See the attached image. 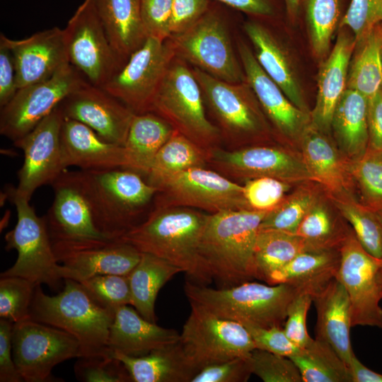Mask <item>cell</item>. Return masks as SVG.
<instances>
[{"label":"cell","instance_id":"1","mask_svg":"<svg viewBox=\"0 0 382 382\" xmlns=\"http://www.w3.org/2000/svg\"><path fill=\"white\" fill-rule=\"evenodd\" d=\"M209 215L190 207L154 203L144 221L119 239L177 266L189 281L206 285L212 279L199 245Z\"/></svg>","mask_w":382,"mask_h":382},{"label":"cell","instance_id":"2","mask_svg":"<svg viewBox=\"0 0 382 382\" xmlns=\"http://www.w3.org/2000/svg\"><path fill=\"white\" fill-rule=\"evenodd\" d=\"M267 213L236 209L209 214L199 251L212 280L219 288L255 279V245L260 224Z\"/></svg>","mask_w":382,"mask_h":382},{"label":"cell","instance_id":"3","mask_svg":"<svg viewBox=\"0 0 382 382\" xmlns=\"http://www.w3.org/2000/svg\"><path fill=\"white\" fill-rule=\"evenodd\" d=\"M63 289L46 294L35 286L30 319L54 326L73 335L80 346V357L112 354L109 348L110 329L115 308L93 298L79 282L64 279Z\"/></svg>","mask_w":382,"mask_h":382},{"label":"cell","instance_id":"4","mask_svg":"<svg viewBox=\"0 0 382 382\" xmlns=\"http://www.w3.org/2000/svg\"><path fill=\"white\" fill-rule=\"evenodd\" d=\"M80 179L98 229L120 238L140 224L158 189L140 173L127 168L80 170Z\"/></svg>","mask_w":382,"mask_h":382},{"label":"cell","instance_id":"5","mask_svg":"<svg viewBox=\"0 0 382 382\" xmlns=\"http://www.w3.org/2000/svg\"><path fill=\"white\" fill-rule=\"evenodd\" d=\"M184 291L190 303L219 317L245 328H270L284 327L288 307L301 291L289 284L266 285L250 281L213 289L186 281Z\"/></svg>","mask_w":382,"mask_h":382},{"label":"cell","instance_id":"6","mask_svg":"<svg viewBox=\"0 0 382 382\" xmlns=\"http://www.w3.org/2000/svg\"><path fill=\"white\" fill-rule=\"evenodd\" d=\"M200 86L192 68L175 57L151 103V110L202 147L219 146L221 135L207 117Z\"/></svg>","mask_w":382,"mask_h":382},{"label":"cell","instance_id":"7","mask_svg":"<svg viewBox=\"0 0 382 382\" xmlns=\"http://www.w3.org/2000/svg\"><path fill=\"white\" fill-rule=\"evenodd\" d=\"M8 191L16 209L17 223L5 235V248L15 249L18 257L1 277H20L57 291L64 280V267L55 256L46 220L35 214L30 200L14 194L11 189Z\"/></svg>","mask_w":382,"mask_h":382},{"label":"cell","instance_id":"8","mask_svg":"<svg viewBox=\"0 0 382 382\" xmlns=\"http://www.w3.org/2000/svg\"><path fill=\"white\" fill-rule=\"evenodd\" d=\"M190 303L191 311L178 342L189 364L197 373L212 364L250 356L256 347L244 325Z\"/></svg>","mask_w":382,"mask_h":382},{"label":"cell","instance_id":"9","mask_svg":"<svg viewBox=\"0 0 382 382\" xmlns=\"http://www.w3.org/2000/svg\"><path fill=\"white\" fill-rule=\"evenodd\" d=\"M169 39L176 57L192 67L224 81H246L226 23L212 6L192 26Z\"/></svg>","mask_w":382,"mask_h":382},{"label":"cell","instance_id":"10","mask_svg":"<svg viewBox=\"0 0 382 382\" xmlns=\"http://www.w3.org/2000/svg\"><path fill=\"white\" fill-rule=\"evenodd\" d=\"M176 54L170 40L148 37L101 87L135 114L151 110L153 99Z\"/></svg>","mask_w":382,"mask_h":382},{"label":"cell","instance_id":"11","mask_svg":"<svg viewBox=\"0 0 382 382\" xmlns=\"http://www.w3.org/2000/svg\"><path fill=\"white\" fill-rule=\"evenodd\" d=\"M12 351L16 369L26 382L59 381L52 374L53 368L81 356L73 335L32 319L13 323Z\"/></svg>","mask_w":382,"mask_h":382},{"label":"cell","instance_id":"12","mask_svg":"<svg viewBox=\"0 0 382 382\" xmlns=\"http://www.w3.org/2000/svg\"><path fill=\"white\" fill-rule=\"evenodd\" d=\"M69 63L91 84L103 87L121 68L96 10L84 0L64 29Z\"/></svg>","mask_w":382,"mask_h":382},{"label":"cell","instance_id":"13","mask_svg":"<svg viewBox=\"0 0 382 382\" xmlns=\"http://www.w3.org/2000/svg\"><path fill=\"white\" fill-rule=\"evenodd\" d=\"M205 105L217 122L221 138L229 144L261 134L265 122L259 102L247 81H224L192 67Z\"/></svg>","mask_w":382,"mask_h":382},{"label":"cell","instance_id":"14","mask_svg":"<svg viewBox=\"0 0 382 382\" xmlns=\"http://www.w3.org/2000/svg\"><path fill=\"white\" fill-rule=\"evenodd\" d=\"M336 279L345 287L351 306L352 326L382 329V259L369 253L353 231L340 248Z\"/></svg>","mask_w":382,"mask_h":382},{"label":"cell","instance_id":"15","mask_svg":"<svg viewBox=\"0 0 382 382\" xmlns=\"http://www.w3.org/2000/svg\"><path fill=\"white\" fill-rule=\"evenodd\" d=\"M155 204L181 206L210 214L236 209H250L243 187L218 171L206 167L178 173L159 184Z\"/></svg>","mask_w":382,"mask_h":382},{"label":"cell","instance_id":"16","mask_svg":"<svg viewBox=\"0 0 382 382\" xmlns=\"http://www.w3.org/2000/svg\"><path fill=\"white\" fill-rule=\"evenodd\" d=\"M85 80L68 63L50 79L19 88L1 108V134L13 141L22 138Z\"/></svg>","mask_w":382,"mask_h":382},{"label":"cell","instance_id":"17","mask_svg":"<svg viewBox=\"0 0 382 382\" xmlns=\"http://www.w3.org/2000/svg\"><path fill=\"white\" fill-rule=\"evenodd\" d=\"M63 120L57 105L32 131L13 141L24 155L23 165L18 172V185L10 188L14 194L30 200L37 188L51 185L66 169L60 144Z\"/></svg>","mask_w":382,"mask_h":382},{"label":"cell","instance_id":"18","mask_svg":"<svg viewBox=\"0 0 382 382\" xmlns=\"http://www.w3.org/2000/svg\"><path fill=\"white\" fill-rule=\"evenodd\" d=\"M64 279L81 282L99 274L127 276L140 260L141 253L119 238L52 241Z\"/></svg>","mask_w":382,"mask_h":382},{"label":"cell","instance_id":"19","mask_svg":"<svg viewBox=\"0 0 382 382\" xmlns=\"http://www.w3.org/2000/svg\"><path fill=\"white\" fill-rule=\"evenodd\" d=\"M208 164L226 177L277 178L286 183L312 180L302 160L274 146H252L209 151Z\"/></svg>","mask_w":382,"mask_h":382},{"label":"cell","instance_id":"20","mask_svg":"<svg viewBox=\"0 0 382 382\" xmlns=\"http://www.w3.org/2000/svg\"><path fill=\"white\" fill-rule=\"evenodd\" d=\"M64 118L83 123L103 139L125 146L135 113L103 88L86 80L58 105Z\"/></svg>","mask_w":382,"mask_h":382},{"label":"cell","instance_id":"21","mask_svg":"<svg viewBox=\"0 0 382 382\" xmlns=\"http://www.w3.org/2000/svg\"><path fill=\"white\" fill-rule=\"evenodd\" d=\"M51 185L54 199L45 219L52 241L110 238L95 224L79 170H64Z\"/></svg>","mask_w":382,"mask_h":382},{"label":"cell","instance_id":"22","mask_svg":"<svg viewBox=\"0 0 382 382\" xmlns=\"http://www.w3.org/2000/svg\"><path fill=\"white\" fill-rule=\"evenodd\" d=\"M0 37L13 53L18 89L50 79L69 63L64 29L58 27L21 40L10 39L2 33Z\"/></svg>","mask_w":382,"mask_h":382},{"label":"cell","instance_id":"23","mask_svg":"<svg viewBox=\"0 0 382 382\" xmlns=\"http://www.w3.org/2000/svg\"><path fill=\"white\" fill-rule=\"evenodd\" d=\"M238 52L247 83L263 112L277 129L288 138L300 137L310 125V114L294 105L281 88L263 71L253 52L243 42Z\"/></svg>","mask_w":382,"mask_h":382},{"label":"cell","instance_id":"24","mask_svg":"<svg viewBox=\"0 0 382 382\" xmlns=\"http://www.w3.org/2000/svg\"><path fill=\"white\" fill-rule=\"evenodd\" d=\"M60 144L66 168L76 166L81 170L128 169L125 147L103 139L81 122L64 117Z\"/></svg>","mask_w":382,"mask_h":382},{"label":"cell","instance_id":"25","mask_svg":"<svg viewBox=\"0 0 382 382\" xmlns=\"http://www.w3.org/2000/svg\"><path fill=\"white\" fill-rule=\"evenodd\" d=\"M355 46L354 36L340 32L332 50L320 67L316 101L310 118L311 125L323 132L331 129L335 107L347 88L350 59Z\"/></svg>","mask_w":382,"mask_h":382},{"label":"cell","instance_id":"26","mask_svg":"<svg viewBox=\"0 0 382 382\" xmlns=\"http://www.w3.org/2000/svg\"><path fill=\"white\" fill-rule=\"evenodd\" d=\"M316 313V338L328 342L349 366L354 354L350 340L352 313L349 299L336 279L313 295Z\"/></svg>","mask_w":382,"mask_h":382},{"label":"cell","instance_id":"27","mask_svg":"<svg viewBox=\"0 0 382 382\" xmlns=\"http://www.w3.org/2000/svg\"><path fill=\"white\" fill-rule=\"evenodd\" d=\"M180 334L147 320L134 308L124 305L115 308L108 345L110 350L138 357L177 342Z\"/></svg>","mask_w":382,"mask_h":382},{"label":"cell","instance_id":"28","mask_svg":"<svg viewBox=\"0 0 382 382\" xmlns=\"http://www.w3.org/2000/svg\"><path fill=\"white\" fill-rule=\"evenodd\" d=\"M244 30L253 46L255 57L263 71L297 108L308 112L303 92L286 50L262 24L248 21Z\"/></svg>","mask_w":382,"mask_h":382},{"label":"cell","instance_id":"29","mask_svg":"<svg viewBox=\"0 0 382 382\" xmlns=\"http://www.w3.org/2000/svg\"><path fill=\"white\" fill-rule=\"evenodd\" d=\"M94 4L123 65L148 37L141 21L140 0H94Z\"/></svg>","mask_w":382,"mask_h":382},{"label":"cell","instance_id":"30","mask_svg":"<svg viewBox=\"0 0 382 382\" xmlns=\"http://www.w3.org/2000/svg\"><path fill=\"white\" fill-rule=\"evenodd\" d=\"M340 261V249L303 251L273 272L266 283L289 284L313 295L336 278Z\"/></svg>","mask_w":382,"mask_h":382},{"label":"cell","instance_id":"31","mask_svg":"<svg viewBox=\"0 0 382 382\" xmlns=\"http://www.w3.org/2000/svg\"><path fill=\"white\" fill-rule=\"evenodd\" d=\"M112 353L123 363L134 382H191L197 374L178 341L138 357Z\"/></svg>","mask_w":382,"mask_h":382},{"label":"cell","instance_id":"32","mask_svg":"<svg viewBox=\"0 0 382 382\" xmlns=\"http://www.w3.org/2000/svg\"><path fill=\"white\" fill-rule=\"evenodd\" d=\"M311 123L300 137L302 160L312 180L337 195L347 189V166H345L332 143Z\"/></svg>","mask_w":382,"mask_h":382},{"label":"cell","instance_id":"33","mask_svg":"<svg viewBox=\"0 0 382 382\" xmlns=\"http://www.w3.org/2000/svg\"><path fill=\"white\" fill-rule=\"evenodd\" d=\"M175 130L166 119L154 112L135 114L124 146L128 169L145 177L156 154Z\"/></svg>","mask_w":382,"mask_h":382},{"label":"cell","instance_id":"34","mask_svg":"<svg viewBox=\"0 0 382 382\" xmlns=\"http://www.w3.org/2000/svg\"><path fill=\"white\" fill-rule=\"evenodd\" d=\"M367 98L347 88L339 100L331 122L340 149L351 160L363 155L369 147Z\"/></svg>","mask_w":382,"mask_h":382},{"label":"cell","instance_id":"35","mask_svg":"<svg viewBox=\"0 0 382 382\" xmlns=\"http://www.w3.org/2000/svg\"><path fill=\"white\" fill-rule=\"evenodd\" d=\"M183 270L151 254L141 253L140 260L127 275L132 306L145 319L156 323L155 302L159 290Z\"/></svg>","mask_w":382,"mask_h":382},{"label":"cell","instance_id":"36","mask_svg":"<svg viewBox=\"0 0 382 382\" xmlns=\"http://www.w3.org/2000/svg\"><path fill=\"white\" fill-rule=\"evenodd\" d=\"M314 248L296 233L260 229L254 250L255 277L267 282L270 276L299 253Z\"/></svg>","mask_w":382,"mask_h":382},{"label":"cell","instance_id":"37","mask_svg":"<svg viewBox=\"0 0 382 382\" xmlns=\"http://www.w3.org/2000/svg\"><path fill=\"white\" fill-rule=\"evenodd\" d=\"M209 151L175 130L156 154L145 179L156 187L178 173L206 167Z\"/></svg>","mask_w":382,"mask_h":382},{"label":"cell","instance_id":"38","mask_svg":"<svg viewBox=\"0 0 382 382\" xmlns=\"http://www.w3.org/2000/svg\"><path fill=\"white\" fill-rule=\"evenodd\" d=\"M357 48L349 64L347 88L367 100L382 88V50L380 24L356 43Z\"/></svg>","mask_w":382,"mask_h":382},{"label":"cell","instance_id":"39","mask_svg":"<svg viewBox=\"0 0 382 382\" xmlns=\"http://www.w3.org/2000/svg\"><path fill=\"white\" fill-rule=\"evenodd\" d=\"M290 359L297 366L303 382H352L349 366L323 340L315 337Z\"/></svg>","mask_w":382,"mask_h":382},{"label":"cell","instance_id":"40","mask_svg":"<svg viewBox=\"0 0 382 382\" xmlns=\"http://www.w3.org/2000/svg\"><path fill=\"white\" fill-rule=\"evenodd\" d=\"M311 45L318 57L330 49L332 36L342 18V0H302Z\"/></svg>","mask_w":382,"mask_h":382},{"label":"cell","instance_id":"41","mask_svg":"<svg viewBox=\"0 0 382 382\" xmlns=\"http://www.w3.org/2000/svg\"><path fill=\"white\" fill-rule=\"evenodd\" d=\"M335 202L362 247L382 259V224L376 212L352 199L335 198Z\"/></svg>","mask_w":382,"mask_h":382},{"label":"cell","instance_id":"42","mask_svg":"<svg viewBox=\"0 0 382 382\" xmlns=\"http://www.w3.org/2000/svg\"><path fill=\"white\" fill-rule=\"evenodd\" d=\"M348 172L359 190L361 204L376 212L382 209V150L369 147L351 160Z\"/></svg>","mask_w":382,"mask_h":382},{"label":"cell","instance_id":"43","mask_svg":"<svg viewBox=\"0 0 382 382\" xmlns=\"http://www.w3.org/2000/svg\"><path fill=\"white\" fill-rule=\"evenodd\" d=\"M350 233L338 226L328 209L317 202L299 224L296 234L316 248L339 250Z\"/></svg>","mask_w":382,"mask_h":382},{"label":"cell","instance_id":"44","mask_svg":"<svg viewBox=\"0 0 382 382\" xmlns=\"http://www.w3.org/2000/svg\"><path fill=\"white\" fill-rule=\"evenodd\" d=\"M316 202L317 197L311 190L306 188L298 190L268 212L260 229H275L296 233L299 224Z\"/></svg>","mask_w":382,"mask_h":382},{"label":"cell","instance_id":"45","mask_svg":"<svg viewBox=\"0 0 382 382\" xmlns=\"http://www.w3.org/2000/svg\"><path fill=\"white\" fill-rule=\"evenodd\" d=\"M37 285L14 276L0 279V318L16 323L30 319V309Z\"/></svg>","mask_w":382,"mask_h":382},{"label":"cell","instance_id":"46","mask_svg":"<svg viewBox=\"0 0 382 382\" xmlns=\"http://www.w3.org/2000/svg\"><path fill=\"white\" fill-rule=\"evenodd\" d=\"M77 380L83 382H130L123 363L112 354L79 357L74 365Z\"/></svg>","mask_w":382,"mask_h":382},{"label":"cell","instance_id":"47","mask_svg":"<svg viewBox=\"0 0 382 382\" xmlns=\"http://www.w3.org/2000/svg\"><path fill=\"white\" fill-rule=\"evenodd\" d=\"M250 359L253 374L265 382H303L297 366L289 357L255 348Z\"/></svg>","mask_w":382,"mask_h":382},{"label":"cell","instance_id":"48","mask_svg":"<svg viewBox=\"0 0 382 382\" xmlns=\"http://www.w3.org/2000/svg\"><path fill=\"white\" fill-rule=\"evenodd\" d=\"M88 293L103 305L116 308L132 306V295L127 276L99 274L80 282Z\"/></svg>","mask_w":382,"mask_h":382},{"label":"cell","instance_id":"49","mask_svg":"<svg viewBox=\"0 0 382 382\" xmlns=\"http://www.w3.org/2000/svg\"><path fill=\"white\" fill-rule=\"evenodd\" d=\"M243 187V195L252 210L270 212L286 197L289 183L270 177L248 179Z\"/></svg>","mask_w":382,"mask_h":382},{"label":"cell","instance_id":"50","mask_svg":"<svg viewBox=\"0 0 382 382\" xmlns=\"http://www.w3.org/2000/svg\"><path fill=\"white\" fill-rule=\"evenodd\" d=\"M382 23V0H350L340 28H348L356 43Z\"/></svg>","mask_w":382,"mask_h":382},{"label":"cell","instance_id":"51","mask_svg":"<svg viewBox=\"0 0 382 382\" xmlns=\"http://www.w3.org/2000/svg\"><path fill=\"white\" fill-rule=\"evenodd\" d=\"M313 302L312 295L306 291L299 292L290 303L283 327L288 338L298 347L308 345L311 338L307 331L306 318Z\"/></svg>","mask_w":382,"mask_h":382},{"label":"cell","instance_id":"52","mask_svg":"<svg viewBox=\"0 0 382 382\" xmlns=\"http://www.w3.org/2000/svg\"><path fill=\"white\" fill-rule=\"evenodd\" d=\"M252 374L250 357H237L203 368L191 382H245Z\"/></svg>","mask_w":382,"mask_h":382},{"label":"cell","instance_id":"53","mask_svg":"<svg viewBox=\"0 0 382 382\" xmlns=\"http://www.w3.org/2000/svg\"><path fill=\"white\" fill-rule=\"evenodd\" d=\"M173 0H140L141 18L147 37H170Z\"/></svg>","mask_w":382,"mask_h":382},{"label":"cell","instance_id":"54","mask_svg":"<svg viewBox=\"0 0 382 382\" xmlns=\"http://www.w3.org/2000/svg\"><path fill=\"white\" fill-rule=\"evenodd\" d=\"M245 328L257 349L289 358L294 355L299 349L288 338L283 328L246 327Z\"/></svg>","mask_w":382,"mask_h":382},{"label":"cell","instance_id":"55","mask_svg":"<svg viewBox=\"0 0 382 382\" xmlns=\"http://www.w3.org/2000/svg\"><path fill=\"white\" fill-rule=\"evenodd\" d=\"M211 0H173L170 37L195 23L209 8Z\"/></svg>","mask_w":382,"mask_h":382},{"label":"cell","instance_id":"56","mask_svg":"<svg viewBox=\"0 0 382 382\" xmlns=\"http://www.w3.org/2000/svg\"><path fill=\"white\" fill-rule=\"evenodd\" d=\"M13 323L0 318V381L22 382L13 357L12 330Z\"/></svg>","mask_w":382,"mask_h":382},{"label":"cell","instance_id":"57","mask_svg":"<svg viewBox=\"0 0 382 382\" xmlns=\"http://www.w3.org/2000/svg\"><path fill=\"white\" fill-rule=\"evenodd\" d=\"M17 86V74L13 55L0 37V107L6 105L15 96Z\"/></svg>","mask_w":382,"mask_h":382},{"label":"cell","instance_id":"58","mask_svg":"<svg viewBox=\"0 0 382 382\" xmlns=\"http://www.w3.org/2000/svg\"><path fill=\"white\" fill-rule=\"evenodd\" d=\"M369 147L382 150V88L368 99Z\"/></svg>","mask_w":382,"mask_h":382},{"label":"cell","instance_id":"59","mask_svg":"<svg viewBox=\"0 0 382 382\" xmlns=\"http://www.w3.org/2000/svg\"><path fill=\"white\" fill-rule=\"evenodd\" d=\"M235 10L260 18H270L276 14L274 0H215Z\"/></svg>","mask_w":382,"mask_h":382},{"label":"cell","instance_id":"60","mask_svg":"<svg viewBox=\"0 0 382 382\" xmlns=\"http://www.w3.org/2000/svg\"><path fill=\"white\" fill-rule=\"evenodd\" d=\"M352 382H382V374L364 366L354 354L349 364Z\"/></svg>","mask_w":382,"mask_h":382},{"label":"cell","instance_id":"61","mask_svg":"<svg viewBox=\"0 0 382 382\" xmlns=\"http://www.w3.org/2000/svg\"><path fill=\"white\" fill-rule=\"evenodd\" d=\"M287 17L294 22L300 13L302 0H283Z\"/></svg>","mask_w":382,"mask_h":382},{"label":"cell","instance_id":"62","mask_svg":"<svg viewBox=\"0 0 382 382\" xmlns=\"http://www.w3.org/2000/svg\"><path fill=\"white\" fill-rule=\"evenodd\" d=\"M376 213L380 221L382 224V209L376 211Z\"/></svg>","mask_w":382,"mask_h":382},{"label":"cell","instance_id":"63","mask_svg":"<svg viewBox=\"0 0 382 382\" xmlns=\"http://www.w3.org/2000/svg\"><path fill=\"white\" fill-rule=\"evenodd\" d=\"M381 35V50H382V23L380 24Z\"/></svg>","mask_w":382,"mask_h":382}]
</instances>
